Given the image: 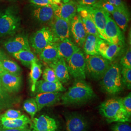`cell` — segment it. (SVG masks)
Returning <instances> with one entry per match:
<instances>
[{
	"mask_svg": "<svg viewBox=\"0 0 131 131\" xmlns=\"http://www.w3.org/2000/svg\"><path fill=\"white\" fill-rule=\"evenodd\" d=\"M95 97L93 89L89 84L84 81H77L62 94L61 100L64 105H80L86 103Z\"/></svg>",
	"mask_w": 131,
	"mask_h": 131,
	"instance_id": "1",
	"label": "cell"
},
{
	"mask_svg": "<svg viewBox=\"0 0 131 131\" xmlns=\"http://www.w3.org/2000/svg\"><path fill=\"white\" fill-rule=\"evenodd\" d=\"M99 112L108 123L127 122L131 121L130 116L119 98L110 99L101 103Z\"/></svg>",
	"mask_w": 131,
	"mask_h": 131,
	"instance_id": "2",
	"label": "cell"
},
{
	"mask_svg": "<svg viewBox=\"0 0 131 131\" xmlns=\"http://www.w3.org/2000/svg\"><path fill=\"white\" fill-rule=\"evenodd\" d=\"M21 19L15 6H10L0 12V37L12 36L20 28Z\"/></svg>",
	"mask_w": 131,
	"mask_h": 131,
	"instance_id": "3",
	"label": "cell"
},
{
	"mask_svg": "<svg viewBox=\"0 0 131 131\" xmlns=\"http://www.w3.org/2000/svg\"><path fill=\"white\" fill-rule=\"evenodd\" d=\"M101 85L103 90L110 95H117L123 89L121 67L117 63H111L101 79Z\"/></svg>",
	"mask_w": 131,
	"mask_h": 131,
	"instance_id": "4",
	"label": "cell"
},
{
	"mask_svg": "<svg viewBox=\"0 0 131 131\" xmlns=\"http://www.w3.org/2000/svg\"><path fill=\"white\" fill-rule=\"evenodd\" d=\"M86 60V74L92 79L100 80L107 71L111 64L110 61L100 54L85 55Z\"/></svg>",
	"mask_w": 131,
	"mask_h": 131,
	"instance_id": "5",
	"label": "cell"
},
{
	"mask_svg": "<svg viewBox=\"0 0 131 131\" xmlns=\"http://www.w3.org/2000/svg\"><path fill=\"white\" fill-rule=\"evenodd\" d=\"M67 62L70 75L77 81H84L85 79V57L80 49L75 52Z\"/></svg>",
	"mask_w": 131,
	"mask_h": 131,
	"instance_id": "6",
	"label": "cell"
},
{
	"mask_svg": "<svg viewBox=\"0 0 131 131\" xmlns=\"http://www.w3.org/2000/svg\"><path fill=\"white\" fill-rule=\"evenodd\" d=\"M29 41L30 46L38 54L47 46L56 43L52 30L48 27H42L34 33Z\"/></svg>",
	"mask_w": 131,
	"mask_h": 131,
	"instance_id": "7",
	"label": "cell"
},
{
	"mask_svg": "<svg viewBox=\"0 0 131 131\" xmlns=\"http://www.w3.org/2000/svg\"><path fill=\"white\" fill-rule=\"evenodd\" d=\"M3 46L5 50L11 54L23 50H31L28 37L24 34L12 36L4 41Z\"/></svg>",
	"mask_w": 131,
	"mask_h": 131,
	"instance_id": "8",
	"label": "cell"
},
{
	"mask_svg": "<svg viewBox=\"0 0 131 131\" xmlns=\"http://www.w3.org/2000/svg\"><path fill=\"white\" fill-rule=\"evenodd\" d=\"M105 40L112 44L122 47L124 43V37L121 29L117 26L110 14L106 15V24L104 29Z\"/></svg>",
	"mask_w": 131,
	"mask_h": 131,
	"instance_id": "9",
	"label": "cell"
},
{
	"mask_svg": "<svg viewBox=\"0 0 131 131\" xmlns=\"http://www.w3.org/2000/svg\"><path fill=\"white\" fill-rule=\"evenodd\" d=\"M56 5L40 6L31 5L30 9L31 15L33 19L39 23L51 24L54 17Z\"/></svg>",
	"mask_w": 131,
	"mask_h": 131,
	"instance_id": "10",
	"label": "cell"
},
{
	"mask_svg": "<svg viewBox=\"0 0 131 131\" xmlns=\"http://www.w3.org/2000/svg\"><path fill=\"white\" fill-rule=\"evenodd\" d=\"M90 15L98 30L99 37L105 40L104 29L106 24V15L107 12L98 7L91 6L82 5Z\"/></svg>",
	"mask_w": 131,
	"mask_h": 131,
	"instance_id": "11",
	"label": "cell"
},
{
	"mask_svg": "<svg viewBox=\"0 0 131 131\" xmlns=\"http://www.w3.org/2000/svg\"><path fill=\"white\" fill-rule=\"evenodd\" d=\"M51 28L56 43L66 39H70V23L56 16L52 20Z\"/></svg>",
	"mask_w": 131,
	"mask_h": 131,
	"instance_id": "12",
	"label": "cell"
},
{
	"mask_svg": "<svg viewBox=\"0 0 131 131\" xmlns=\"http://www.w3.org/2000/svg\"><path fill=\"white\" fill-rule=\"evenodd\" d=\"M67 131H87L89 123L86 119L81 114L71 113L65 117Z\"/></svg>",
	"mask_w": 131,
	"mask_h": 131,
	"instance_id": "13",
	"label": "cell"
},
{
	"mask_svg": "<svg viewBox=\"0 0 131 131\" xmlns=\"http://www.w3.org/2000/svg\"><path fill=\"white\" fill-rule=\"evenodd\" d=\"M70 32L75 44L79 48L83 47L87 34L78 13L76 14L70 21Z\"/></svg>",
	"mask_w": 131,
	"mask_h": 131,
	"instance_id": "14",
	"label": "cell"
},
{
	"mask_svg": "<svg viewBox=\"0 0 131 131\" xmlns=\"http://www.w3.org/2000/svg\"><path fill=\"white\" fill-rule=\"evenodd\" d=\"M30 124L31 131H56L58 129L56 119L45 115L34 117Z\"/></svg>",
	"mask_w": 131,
	"mask_h": 131,
	"instance_id": "15",
	"label": "cell"
},
{
	"mask_svg": "<svg viewBox=\"0 0 131 131\" xmlns=\"http://www.w3.org/2000/svg\"><path fill=\"white\" fill-rule=\"evenodd\" d=\"M0 81L5 89L11 93H18L23 84L20 75H15L5 71L0 75Z\"/></svg>",
	"mask_w": 131,
	"mask_h": 131,
	"instance_id": "16",
	"label": "cell"
},
{
	"mask_svg": "<svg viewBox=\"0 0 131 131\" xmlns=\"http://www.w3.org/2000/svg\"><path fill=\"white\" fill-rule=\"evenodd\" d=\"M77 6L73 0L65 3L56 5L54 9V16L70 22L77 14Z\"/></svg>",
	"mask_w": 131,
	"mask_h": 131,
	"instance_id": "17",
	"label": "cell"
},
{
	"mask_svg": "<svg viewBox=\"0 0 131 131\" xmlns=\"http://www.w3.org/2000/svg\"><path fill=\"white\" fill-rule=\"evenodd\" d=\"M122 46L112 44L99 38L98 43V50L100 55L108 61H113L117 56Z\"/></svg>",
	"mask_w": 131,
	"mask_h": 131,
	"instance_id": "18",
	"label": "cell"
},
{
	"mask_svg": "<svg viewBox=\"0 0 131 131\" xmlns=\"http://www.w3.org/2000/svg\"><path fill=\"white\" fill-rule=\"evenodd\" d=\"M62 95V92L37 94L35 99L37 103L38 111L43 108L56 104L61 100Z\"/></svg>",
	"mask_w": 131,
	"mask_h": 131,
	"instance_id": "19",
	"label": "cell"
},
{
	"mask_svg": "<svg viewBox=\"0 0 131 131\" xmlns=\"http://www.w3.org/2000/svg\"><path fill=\"white\" fill-rule=\"evenodd\" d=\"M31 120L25 115L16 119H8L0 117L1 129H25L28 128Z\"/></svg>",
	"mask_w": 131,
	"mask_h": 131,
	"instance_id": "20",
	"label": "cell"
},
{
	"mask_svg": "<svg viewBox=\"0 0 131 131\" xmlns=\"http://www.w3.org/2000/svg\"><path fill=\"white\" fill-rule=\"evenodd\" d=\"M49 66L54 71L57 79L62 84L68 82L70 79L67 63L63 58L60 57L57 61L49 64Z\"/></svg>",
	"mask_w": 131,
	"mask_h": 131,
	"instance_id": "21",
	"label": "cell"
},
{
	"mask_svg": "<svg viewBox=\"0 0 131 131\" xmlns=\"http://www.w3.org/2000/svg\"><path fill=\"white\" fill-rule=\"evenodd\" d=\"M56 44L59 56L63 58L66 62L75 52L80 49L70 39H66L56 42Z\"/></svg>",
	"mask_w": 131,
	"mask_h": 131,
	"instance_id": "22",
	"label": "cell"
},
{
	"mask_svg": "<svg viewBox=\"0 0 131 131\" xmlns=\"http://www.w3.org/2000/svg\"><path fill=\"white\" fill-rule=\"evenodd\" d=\"M66 91L60 82H49L43 80L38 81L36 85L35 92L36 93L62 92Z\"/></svg>",
	"mask_w": 131,
	"mask_h": 131,
	"instance_id": "23",
	"label": "cell"
},
{
	"mask_svg": "<svg viewBox=\"0 0 131 131\" xmlns=\"http://www.w3.org/2000/svg\"><path fill=\"white\" fill-rule=\"evenodd\" d=\"M77 13L79 14L81 17L86 34L99 37L98 30L90 15L82 5H78Z\"/></svg>",
	"mask_w": 131,
	"mask_h": 131,
	"instance_id": "24",
	"label": "cell"
},
{
	"mask_svg": "<svg viewBox=\"0 0 131 131\" xmlns=\"http://www.w3.org/2000/svg\"><path fill=\"white\" fill-rule=\"evenodd\" d=\"M19 102V98L5 89L0 81V110L14 106Z\"/></svg>",
	"mask_w": 131,
	"mask_h": 131,
	"instance_id": "25",
	"label": "cell"
},
{
	"mask_svg": "<svg viewBox=\"0 0 131 131\" xmlns=\"http://www.w3.org/2000/svg\"><path fill=\"white\" fill-rule=\"evenodd\" d=\"M114 20L117 26L123 32H125L128 28L130 21V13L128 8L116 7L113 13Z\"/></svg>",
	"mask_w": 131,
	"mask_h": 131,
	"instance_id": "26",
	"label": "cell"
},
{
	"mask_svg": "<svg viewBox=\"0 0 131 131\" xmlns=\"http://www.w3.org/2000/svg\"><path fill=\"white\" fill-rule=\"evenodd\" d=\"M39 57L42 61L48 65L57 61L61 57L58 53L56 43L45 47L39 53Z\"/></svg>",
	"mask_w": 131,
	"mask_h": 131,
	"instance_id": "27",
	"label": "cell"
},
{
	"mask_svg": "<svg viewBox=\"0 0 131 131\" xmlns=\"http://www.w3.org/2000/svg\"><path fill=\"white\" fill-rule=\"evenodd\" d=\"M100 38L95 35L87 34L83 47L85 55L94 56L99 54L98 43Z\"/></svg>",
	"mask_w": 131,
	"mask_h": 131,
	"instance_id": "28",
	"label": "cell"
},
{
	"mask_svg": "<svg viewBox=\"0 0 131 131\" xmlns=\"http://www.w3.org/2000/svg\"><path fill=\"white\" fill-rule=\"evenodd\" d=\"M12 56L20 61L23 65L30 68L32 63L38 61V58L31 50H23L15 53Z\"/></svg>",
	"mask_w": 131,
	"mask_h": 131,
	"instance_id": "29",
	"label": "cell"
},
{
	"mask_svg": "<svg viewBox=\"0 0 131 131\" xmlns=\"http://www.w3.org/2000/svg\"><path fill=\"white\" fill-rule=\"evenodd\" d=\"M30 68V72L29 77L31 84V90L34 92L36 89V84L42 74L41 66L38 63V61H35L32 63Z\"/></svg>",
	"mask_w": 131,
	"mask_h": 131,
	"instance_id": "30",
	"label": "cell"
},
{
	"mask_svg": "<svg viewBox=\"0 0 131 131\" xmlns=\"http://www.w3.org/2000/svg\"><path fill=\"white\" fill-rule=\"evenodd\" d=\"M1 64L5 71L15 75H20L22 72V69L16 62L6 59L1 61Z\"/></svg>",
	"mask_w": 131,
	"mask_h": 131,
	"instance_id": "31",
	"label": "cell"
},
{
	"mask_svg": "<svg viewBox=\"0 0 131 131\" xmlns=\"http://www.w3.org/2000/svg\"><path fill=\"white\" fill-rule=\"evenodd\" d=\"M24 110L28 113L32 119L38 111V105L35 99L30 98L25 100L23 104Z\"/></svg>",
	"mask_w": 131,
	"mask_h": 131,
	"instance_id": "32",
	"label": "cell"
},
{
	"mask_svg": "<svg viewBox=\"0 0 131 131\" xmlns=\"http://www.w3.org/2000/svg\"><path fill=\"white\" fill-rule=\"evenodd\" d=\"M121 75L123 85L128 89H131V68L121 67Z\"/></svg>",
	"mask_w": 131,
	"mask_h": 131,
	"instance_id": "33",
	"label": "cell"
},
{
	"mask_svg": "<svg viewBox=\"0 0 131 131\" xmlns=\"http://www.w3.org/2000/svg\"><path fill=\"white\" fill-rule=\"evenodd\" d=\"M92 6L103 9L111 14H112L116 8V7L110 4L107 0H98Z\"/></svg>",
	"mask_w": 131,
	"mask_h": 131,
	"instance_id": "34",
	"label": "cell"
},
{
	"mask_svg": "<svg viewBox=\"0 0 131 131\" xmlns=\"http://www.w3.org/2000/svg\"><path fill=\"white\" fill-rule=\"evenodd\" d=\"M43 80L49 82H59L54 71L49 66H47L43 71L42 74Z\"/></svg>",
	"mask_w": 131,
	"mask_h": 131,
	"instance_id": "35",
	"label": "cell"
},
{
	"mask_svg": "<svg viewBox=\"0 0 131 131\" xmlns=\"http://www.w3.org/2000/svg\"><path fill=\"white\" fill-rule=\"evenodd\" d=\"M120 65L121 67L131 68V50L130 46L127 49L126 52L122 57L120 61Z\"/></svg>",
	"mask_w": 131,
	"mask_h": 131,
	"instance_id": "36",
	"label": "cell"
},
{
	"mask_svg": "<svg viewBox=\"0 0 131 131\" xmlns=\"http://www.w3.org/2000/svg\"><path fill=\"white\" fill-rule=\"evenodd\" d=\"M23 115L22 112L19 110L9 109L0 117L8 119H16L20 117Z\"/></svg>",
	"mask_w": 131,
	"mask_h": 131,
	"instance_id": "37",
	"label": "cell"
},
{
	"mask_svg": "<svg viewBox=\"0 0 131 131\" xmlns=\"http://www.w3.org/2000/svg\"><path fill=\"white\" fill-rule=\"evenodd\" d=\"M31 5L45 6L48 5H59L61 4V0H30Z\"/></svg>",
	"mask_w": 131,
	"mask_h": 131,
	"instance_id": "38",
	"label": "cell"
},
{
	"mask_svg": "<svg viewBox=\"0 0 131 131\" xmlns=\"http://www.w3.org/2000/svg\"><path fill=\"white\" fill-rule=\"evenodd\" d=\"M112 131H131V125L127 122H117L112 127Z\"/></svg>",
	"mask_w": 131,
	"mask_h": 131,
	"instance_id": "39",
	"label": "cell"
},
{
	"mask_svg": "<svg viewBox=\"0 0 131 131\" xmlns=\"http://www.w3.org/2000/svg\"><path fill=\"white\" fill-rule=\"evenodd\" d=\"M120 99V100L128 114L131 116V94H129L127 96Z\"/></svg>",
	"mask_w": 131,
	"mask_h": 131,
	"instance_id": "40",
	"label": "cell"
},
{
	"mask_svg": "<svg viewBox=\"0 0 131 131\" xmlns=\"http://www.w3.org/2000/svg\"><path fill=\"white\" fill-rule=\"evenodd\" d=\"M108 2L116 7L126 8V5L122 0H107Z\"/></svg>",
	"mask_w": 131,
	"mask_h": 131,
	"instance_id": "41",
	"label": "cell"
},
{
	"mask_svg": "<svg viewBox=\"0 0 131 131\" xmlns=\"http://www.w3.org/2000/svg\"><path fill=\"white\" fill-rule=\"evenodd\" d=\"M98 0H79L78 4L80 5L91 6L94 5Z\"/></svg>",
	"mask_w": 131,
	"mask_h": 131,
	"instance_id": "42",
	"label": "cell"
},
{
	"mask_svg": "<svg viewBox=\"0 0 131 131\" xmlns=\"http://www.w3.org/2000/svg\"><path fill=\"white\" fill-rule=\"evenodd\" d=\"M6 59H9V57L5 52V51L0 48V61Z\"/></svg>",
	"mask_w": 131,
	"mask_h": 131,
	"instance_id": "43",
	"label": "cell"
},
{
	"mask_svg": "<svg viewBox=\"0 0 131 131\" xmlns=\"http://www.w3.org/2000/svg\"><path fill=\"white\" fill-rule=\"evenodd\" d=\"M0 131H31L29 128L25 129H1Z\"/></svg>",
	"mask_w": 131,
	"mask_h": 131,
	"instance_id": "44",
	"label": "cell"
},
{
	"mask_svg": "<svg viewBox=\"0 0 131 131\" xmlns=\"http://www.w3.org/2000/svg\"><path fill=\"white\" fill-rule=\"evenodd\" d=\"M5 71L4 70V69H3V66H2V64H1V61H0V75H1V74H2L4 72H5Z\"/></svg>",
	"mask_w": 131,
	"mask_h": 131,
	"instance_id": "45",
	"label": "cell"
},
{
	"mask_svg": "<svg viewBox=\"0 0 131 131\" xmlns=\"http://www.w3.org/2000/svg\"><path fill=\"white\" fill-rule=\"evenodd\" d=\"M61 1H62L63 2H64V3H66V2H68V1H70V0H61Z\"/></svg>",
	"mask_w": 131,
	"mask_h": 131,
	"instance_id": "46",
	"label": "cell"
},
{
	"mask_svg": "<svg viewBox=\"0 0 131 131\" xmlns=\"http://www.w3.org/2000/svg\"><path fill=\"white\" fill-rule=\"evenodd\" d=\"M8 1H14V0H8Z\"/></svg>",
	"mask_w": 131,
	"mask_h": 131,
	"instance_id": "47",
	"label": "cell"
},
{
	"mask_svg": "<svg viewBox=\"0 0 131 131\" xmlns=\"http://www.w3.org/2000/svg\"><path fill=\"white\" fill-rule=\"evenodd\" d=\"M0 12H1V11H0Z\"/></svg>",
	"mask_w": 131,
	"mask_h": 131,
	"instance_id": "48",
	"label": "cell"
}]
</instances>
